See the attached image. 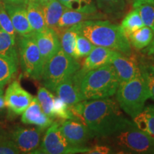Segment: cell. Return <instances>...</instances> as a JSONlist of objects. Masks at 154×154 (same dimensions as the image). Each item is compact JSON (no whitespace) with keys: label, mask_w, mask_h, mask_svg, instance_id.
Masks as SVG:
<instances>
[{"label":"cell","mask_w":154,"mask_h":154,"mask_svg":"<svg viewBox=\"0 0 154 154\" xmlns=\"http://www.w3.org/2000/svg\"><path fill=\"white\" fill-rule=\"evenodd\" d=\"M70 109L76 119L98 137H109L136 126L121 111L117 101L110 97L85 100Z\"/></svg>","instance_id":"6da1fadb"},{"label":"cell","mask_w":154,"mask_h":154,"mask_svg":"<svg viewBox=\"0 0 154 154\" xmlns=\"http://www.w3.org/2000/svg\"><path fill=\"white\" fill-rule=\"evenodd\" d=\"M79 33L97 47H105L126 55L132 54L131 45L121 26L108 21L89 20L76 24Z\"/></svg>","instance_id":"7a4b0ae2"},{"label":"cell","mask_w":154,"mask_h":154,"mask_svg":"<svg viewBox=\"0 0 154 154\" xmlns=\"http://www.w3.org/2000/svg\"><path fill=\"white\" fill-rule=\"evenodd\" d=\"M119 81L111 63L89 71L81 82L83 101L109 98L116 94Z\"/></svg>","instance_id":"3957f363"},{"label":"cell","mask_w":154,"mask_h":154,"mask_svg":"<svg viewBox=\"0 0 154 154\" xmlns=\"http://www.w3.org/2000/svg\"><path fill=\"white\" fill-rule=\"evenodd\" d=\"M116 93L119 106L133 119L143 111L146 101L150 98L141 73L129 81L120 83Z\"/></svg>","instance_id":"277c9868"},{"label":"cell","mask_w":154,"mask_h":154,"mask_svg":"<svg viewBox=\"0 0 154 154\" xmlns=\"http://www.w3.org/2000/svg\"><path fill=\"white\" fill-rule=\"evenodd\" d=\"M81 68V64L61 48L44 64L42 79L44 87L55 91L63 80L74 75Z\"/></svg>","instance_id":"5b68a950"},{"label":"cell","mask_w":154,"mask_h":154,"mask_svg":"<svg viewBox=\"0 0 154 154\" xmlns=\"http://www.w3.org/2000/svg\"><path fill=\"white\" fill-rule=\"evenodd\" d=\"M19 57L23 74L34 80L42 79L44 63L33 36H20L18 41Z\"/></svg>","instance_id":"8992f818"},{"label":"cell","mask_w":154,"mask_h":154,"mask_svg":"<svg viewBox=\"0 0 154 154\" xmlns=\"http://www.w3.org/2000/svg\"><path fill=\"white\" fill-rule=\"evenodd\" d=\"M113 140L126 153L154 154V138L136 126L114 135Z\"/></svg>","instance_id":"52a82bcc"},{"label":"cell","mask_w":154,"mask_h":154,"mask_svg":"<svg viewBox=\"0 0 154 154\" xmlns=\"http://www.w3.org/2000/svg\"><path fill=\"white\" fill-rule=\"evenodd\" d=\"M88 149L89 148H76L71 146L59 129V122H53L44 136L40 148L33 153H87Z\"/></svg>","instance_id":"ba28073f"},{"label":"cell","mask_w":154,"mask_h":154,"mask_svg":"<svg viewBox=\"0 0 154 154\" xmlns=\"http://www.w3.org/2000/svg\"><path fill=\"white\" fill-rule=\"evenodd\" d=\"M59 129L73 147L84 148L95 135L86 124L77 120H63L59 122Z\"/></svg>","instance_id":"9c48e42d"},{"label":"cell","mask_w":154,"mask_h":154,"mask_svg":"<svg viewBox=\"0 0 154 154\" xmlns=\"http://www.w3.org/2000/svg\"><path fill=\"white\" fill-rule=\"evenodd\" d=\"M4 97L9 111L15 115L22 114L33 99L32 94L22 88L19 80L9 84Z\"/></svg>","instance_id":"30bf717a"},{"label":"cell","mask_w":154,"mask_h":154,"mask_svg":"<svg viewBox=\"0 0 154 154\" xmlns=\"http://www.w3.org/2000/svg\"><path fill=\"white\" fill-rule=\"evenodd\" d=\"M43 131V128L38 127L24 128L18 126L11 132L10 138L21 153H33L39 147Z\"/></svg>","instance_id":"8fae6325"},{"label":"cell","mask_w":154,"mask_h":154,"mask_svg":"<svg viewBox=\"0 0 154 154\" xmlns=\"http://www.w3.org/2000/svg\"><path fill=\"white\" fill-rule=\"evenodd\" d=\"M111 64L114 68L119 84L129 81L140 73L139 61L136 55H126L117 52L111 60Z\"/></svg>","instance_id":"7c38bea8"},{"label":"cell","mask_w":154,"mask_h":154,"mask_svg":"<svg viewBox=\"0 0 154 154\" xmlns=\"http://www.w3.org/2000/svg\"><path fill=\"white\" fill-rule=\"evenodd\" d=\"M82 78V75L77 71L74 75L61 82L56 88L55 92L58 97L64 101L69 107L83 101L81 94V82Z\"/></svg>","instance_id":"4fadbf2b"},{"label":"cell","mask_w":154,"mask_h":154,"mask_svg":"<svg viewBox=\"0 0 154 154\" xmlns=\"http://www.w3.org/2000/svg\"><path fill=\"white\" fill-rule=\"evenodd\" d=\"M44 64L61 49L59 36L54 30L48 28L39 32H33Z\"/></svg>","instance_id":"5bb4252c"},{"label":"cell","mask_w":154,"mask_h":154,"mask_svg":"<svg viewBox=\"0 0 154 154\" xmlns=\"http://www.w3.org/2000/svg\"><path fill=\"white\" fill-rule=\"evenodd\" d=\"M117 52L118 51L114 50L96 46L86 57L79 72L83 77L89 71L109 64Z\"/></svg>","instance_id":"9a60e30c"},{"label":"cell","mask_w":154,"mask_h":154,"mask_svg":"<svg viewBox=\"0 0 154 154\" xmlns=\"http://www.w3.org/2000/svg\"><path fill=\"white\" fill-rule=\"evenodd\" d=\"M5 7L17 34L20 36H24L33 32L29 22L26 8L21 5L8 2H5Z\"/></svg>","instance_id":"2e32d148"},{"label":"cell","mask_w":154,"mask_h":154,"mask_svg":"<svg viewBox=\"0 0 154 154\" xmlns=\"http://www.w3.org/2000/svg\"><path fill=\"white\" fill-rule=\"evenodd\" d=\"M21 121L24 124L35 125L38 128H48L53 124V119L50 118L42 110L37 98L33 97L30 104L22 113Z\"/></svg>","instance_id":"e0dca14e"},{"label":"cell","mask_w":154,"mask_h":154,"mask_svg":"<svg viewBox=\"0 0 154 154\" xmlns=\"http://www.w3.org/2000/svg\"><path fill=\"white\" fill-rule=\"evenodd\" d=\"M106 16L104 14L99 13L98 11L88 13L66 9V10L61 15L58 23V29H59L58 35H60L61 32L66 29L79 24L81 22L89 20H97V19H103Z\"/></svg>","instance_id":"ac0fdd59"},{"label":"cell","mask_w":154,"mask_h":154,"mask_svg":"<svg viewBox=\"0 0 154 154\" xmlns=\"http://www.w3.org/2000/svg\"><path fill=\"white\" fill-rule=\"evenodd\" d=\"M42 7L47 27L54 30L58 34V23L61 15L68 8H66L58 0H51L47 5Z\"/></svg>","instance_id":"d6986e66"},{"label":"cell","mask_w":154,"mask_h":154,"mask_svg":"<svg viewBox=\"0 0 154 154\" xmlns=\"http://www.w3.org/2000/svg\"><path fill=\"white\" fill-rule=\"evenodd\" d=\"M26 5V14L33 32H42L48 29L42 5L36 1H30Z\"/></svg>","instance_id":"ffe728a7"},{"label":"cell","mask_w":154,"mask_h":154,"mask_svg":"<svg viewBox=\"0 0 154 154\" xmlns=\"http://www.w3.org/2000/svg\"><path fill=\"white\" fill-rule=\"evenodd\" d=\"M133 119L138 128L154 138V105L144 107L143 111Z\"/></svg>","instance_id":"44dd1931"},{"label":"cell","mask_w":154,"mask_h":154,"mask_svg":"<svg viewBox=\"0 0 154 154\" xmlns=\"http://www.w3.org/2000/svg\"><path fill=\"white\" fill-rule=\"evenodd\" d=\"M19 60L7 56L0 55V84L5 86L15 76Z\"/></svg>","instance_id":"7402d4cb"},{"label":"cell","mask_w":154,"mask_h":154,"mask_svg":"<svg viewBox=\"0 0 154 154\" xmlns=\"http://www.w3.org/2000/svg\"><path fill=\"white\" fill-rule=\"evenodd\" d=\"M154 36V32L149 26H143L128 36L131 45L136 50L147 47Z\"/></svg>","instance_id":"603a6c76"},{"label":"cell","mask_w":154,"mask_h":154,"mask_svg":"<svg viewBox=\"0 0 154 154\" xmlns=\"http://www.w3.org/2000/svg\"><path fill=\"white\" fill-rule=\"evenodd\" d=\"M79 34L76 25L66 29L59 35L61 49L67 54L74 58L76 38ZM75 59V58H74Z\"/></svg>","instance_id":"cb8c5ba5"},{"label":"cell","mask_w":154,"mask_h":154,"mask_svg":"<svg viewBox=\"0 0 154 154\" xmlns=\"http://www.w3.org/2000/svg\"><path fill=\"white\" fill-rule=\"evenodd\" d=\"M0 55H5L19 60L15 36L4 31L0 27Z\"/></svg>","instance_id":"d4e9b609"},{"label":"cell","mask_w":154,"mask_h":154,"mask_svg":"<svg viewBox=\"0 0 154 154\" xmlns=\"http://www.w3.org/2000/svg\"><path fill=\"white\" fill-rule=\"evenodd\" d=\"M37 98L42 110L51 119H55L54 112L55 96L50 92L49 89L45 87H39L37 91Z\"/></svg>","instance_id":"484cf974"},{"label":"cell","mask_w":154,"mask_h":154,"mask_svg":"<svg viewBox=\"0 0 154 154\" xmlns=\"http://www.w3.org/2000/svg\"><path fill=\"white\" fill-rule=\"evenodd\" d=\"M143 26L144 24L138 11L135 9L134 10L131 11L129 13H128L124 17L121 22V27L128 38L131 34Z\"/></svg>","instance_id":"4316f807"},{"label":"cell","mask_w":154,"mask_h":154,"mask_svg":"<svg viewBox=\"0 0 154 154\" xmlns=\"http://www.w3.org/2000/svg\"><path fill=\"white\" fill-rule=\"evenodd\" d=\"M69 9L83 12L94 13L97 11L92 0H58Z\"/></svg>","instance_id":"83f0119b"},{"label":"cell","mask_w":154,"mask_h":154,"mask_svg":"<svg viewBox=\"0 0 154 154\" xmlns=\"http://www.w3.org/2000/svg\"><path fill=\"white\" fill-rule=\"evenodd\" d=\"M99 9L105 14H116L122 12L126 7L125 0H96Z\"/></svg>","instance_id":"f1b7e54d"},{"label":"cell","mask_w":154,"mask_h":154,"mask_svg":"<svg viewBox=\"0 0 154 154\" xmlns=\"http://www.w3.org/2000/svg\"><path fill=\"white\" fill-rule=\"evenodd\" d=\"M138 11L144 26H149L154 32V5L148 3H141L134 5Z\"/></svg>","instance_id":"f546056e"},{"label":"cell","mask_w":154,"mask_h":154,"mask_svg":"<svg viewBox=\"0 0 154 154\" xmlns=\"http://www.w3.org/2000/svg\"><path fill=\"white\" fill-rule=\"evenodd\" d=\"M95 47L96 46L92 44L86 36L79 33L76 38L74 58L76 59H79L80 58L86 57Z\"/></svg>","instance_id":"4dcf8cb0"},{"label":"cell","mask_w":154,"mask_h":154,"mask_svg":"<svg viewBox=\"0 0 154 154\" xmlns=\"http://www.w3.org/2000/svg\"><path fill=\"white\" fill-rule=\"evenodd\" d=\"M54 112L56 118L62 120H78L71 110L70 107L59 97H55L54 105Z\"/></svg>","instance_id":"1f68e13d"},{"label":"cell","mask_w":154,"mask_h":154,"mask_svg":"<svg viewBox=\"0 0 154 154\" xmlns=\"http://www.w3.org/2000/svg\"><path fill=\"white\" fill-rule=\"evenodd\" d=\"M141 74L145 79L149 89L150 98L154 101V65L141 61L139 63Z\"/></svg>","instance_id":"d6a6232c"},{"label":"cell","mask_w":154,"mask_h":154,"mask_svg":"<svg viewBox=\"0 0 154 154\" xmlns=\"http://www.w3.org/2000/svg\"><path fill=\"white\" fill-rule=\"evenodd\" d=\"M0 27L11 36H15L16 35V32L5 9V3L1 1H0Z\"/></svg>","instance_id":"836d02e7"},{"label":"cell","mask_w":154,"mask_h":154,"mask_svg":"<svg viewBox=\"0 0 154 154\" xmlns=\"http://www.w3.org/2000/svg\"><path fill=\"white\" fill-rule=\"evenodd\" d=\"M21 153L14 141L8 137L0 140V154Z\"/></svg>","instance_id":"e575fe53"},{"label":"cell","mask_w":154,"mask_h":154,"mask_svg":"<svg viewBox=\"0 0 154 154\" xmlns=\"http://www.w3.org/2000/svg\"><path fill=\"white\" fill-rule=\"evenodd\" d=\"M113 153L110 147L103 145H96L89 148L87 153L88 154H108Z\"/></svg>","instance_id":"d590c367"},{"label":"cell","mask_w":154,"mask_h":154,"mask_svg":"<svg viewBox=\"0 0 154 154\" xmlns=\"http://www.w3.org/2000/svg\"><path fill=\"white\" fill-rule=\"evenodd\" d=\"M145 51L147 53L148 55L154 54V36L151 43L149 44V45L148 46L147 48H146Z\"/></svg>","instance_id":"8d00e7d4"},{"label":"cell","mask_w":154,"mask_h":154,"mask_svg":"<svg viewBox=\"0 0 154 154\" xmlns=\"http://www.w3.org/2000/svg\"><path fill=\"white\" fill-rule=\"evenodd\" d=\"M6 107L7 106H6L5 97L3 96H0V114L5 111Z\"/></svg>","instance_id":"74e56055"},{"label":"cell","mask_w":154,"mask_h":154,"mask_svg":"<svg viewBox=\"0 0 154 154\" xmlns=\"http://www.w3.org/2000/svg\"><path fill=\"white\" fill-rule=\"evenodd\" d=\"M141 3H148V4H151V5H154V0H134V5H138V4H141Z\"/></svg>","instance_id":"f35d334b"},{"label":"cell","mask_w":154,"mask_h":154,"mask_svg":"<svg viewBox=\"0 0 154 154\" xmlns=\"http://www.w3.org/2000/svg\"><path fill=\"white\" fill-rule=\"evenodd\" d=\"M9 135L7 134V133L5 132V131L2 128L1 126H0V140H3L4 138L8 137Z\"/></svg>","instance_id":"ab89813d"},{"label":"cell","mask_w":154,"mask_h":154,"mask_svg":"<svg viewBox=\"0 0 154 154\" xmlns=\"http://www.w3.org/2000/svg\"><path fill=\"white\" fill-rule=\"evenodd\" d=\"M8 2L14 3V4H17V5H22L24 2H23L22 0H6Z\"/></svg>","instance_id":"60d3db41"},{"label":"cell","mask_w":154,"mask_h":154,"mask_svg":"<svg viewBox=\"0 0 154 154\" xmlns=\"http://www.w3.org/2000/svg\"><path fill=\"white\" fill-rule=\"evenodd\" d=\"M51 0H36V2H37L38 3H39L42 6L47 5V3H49V2H51Z\"/></svg>","instance_id":"b9f144b4"},{"label":"cell","mask_w":154,"mask_h":154,"mask_svg":"<svg viewBox=\"0 0 154 154\" xmlns=\"http://www.w3.org/2000/svg\"><path fill=\"white\" fill-rule=\"evenodd\" d=\"M4 87H5V86L1 85V84H0V96H3Z\"/></svg>","instance_id":"7bdbcfd3"},{"label":"cell","mask_w":154,"mask_h":154,"mask_svg":"<svg viewBox=\"0 0 154 154\" xmlns=\"http://www.w3.org/2000/svg\"><path fill=\"white\" fill-rule=\"evenodd\" d=\"M23 2H24V4H27V2H29L30 1H36V0H22Z\"/></svg>","instance_id":"ee69618b"}]
</instances>
